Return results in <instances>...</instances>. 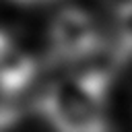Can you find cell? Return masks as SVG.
Returning <instances> with one entry per match:
<instances>
[{"mask_svg": "<svg viewBox=\"0 0 132 132\" xmlns=\"http://www.w3.org/2000/svg\"><path fill=\"white\" fill-rule=\"evenodd\" d=\"M109 78L103 70H82L50 85L39 111L54 132H111L107 116Z\"/></svg>", "mask_w": 132, "mask_h": 132, "instance_id": "1", "label": "cell"}, {"mask_svg": "<svg viewBox=\"0 0 132 132\" xmlns=\"http://www.w3.org/2000/svg\"><path fill=\"white\" fill-rule=\"evenodd\" d=\"M101 47L103 33L91 12L78 6H66L52 19L47 29V50L56 62H82L95 56Z\"/></svg>", "mask_w": 132, "mask_h": 132, "instance_id": "2", "label": "cell"}, {"mask_svg": "<svg viewBox=\"0 0 132 132\" xmlns=\"http://www.w3.org/2000/svg\"><path fill=\"white\" fill-rule=\"evenodd\" d=\"M37 76L35 58L21 47L8 33L0 31V91L16 95L25 91Z\"/></svg>", "mask_w": 132, "mask_h": 132, "instance_id": "3", "label": "cell"}, {"mask_svg": "<svg viewBox=\"0 0 132 132\" xmlns=\"http://www.w3.org/2000/svg\"><path fill=\"white\" fill-rule=\"evenodd\" d=\"M118 35L124 54H132V0H126L118 10Z\"/></svg>", "mask_w": 132, "mask_h": 132, "instance_id": "4", "label": "cell"}, {"mask_svg": "<svg viewBox=\"0 0 132 132\" xmlns=\"http://www.w3.org/2000/svg\"><path fill=\"white\" fill-rule=\"evenodd\" d=\"M12 2H16V4H45L50 0H12Z\"/></svg>", "mask_w": 132, "mask_h": 132, "instance_id": "5", "label": "cell"}]
</instances>
